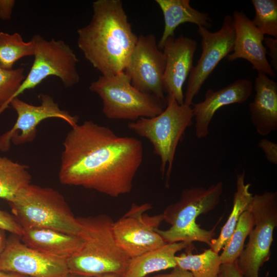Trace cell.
Masks as SVG:
<instances>
[{
  "label": "cell",
  "mask_w": 277,
  "mask_h": 277,
  "mask_svg": "<svg viewBox=\"0 0 277 277\" xmlns=\"http://www.w3.org/2000/svg\"><path fill=\"white\" fill-rule=\"evenodd\" d=\"M258 147L264 152L266 159L271 164H277V144L267 138L258 142Z\"/></svg>",
  "instance_id": "obj_30"
},
{
  "label": "cell",
  "mask_w": 277,
  "mask_h": 277,
  "mask_svg": "<svg viewBox=\"0 0 277 277\" xmlns=\"http://www.w3.org/2000/svg\"><path fill=\"white\" fill-rule=\"evenodd\" d=\"M82 244L67 260L68 272L80 275H124L130 258L117 245L112 230L113 221L106 214L77 217Z\"/></svg>",
  "instance_id": "obj_3"
},
{
  "label": "cell",
  "mask_w": 277,
  "mask_h": 277,
  "mask_svg": "<svg viewBox=\"0 0 277 277\" xmlns=\"http://www.w3.org/2000/svg\"><path fill=\"white\" fill-rule=\"evenodd\" d=\"M252 88L251 81L239 79L216 91L208 89L202 102L192 105L196 137L198 138L206 137L215 112L223 106L246 102L250 96Z\"/></svg>",
  "instance_id": "obj_17"
},
{
  "label": "cell",
  "mask_w": 277,
  "mask_h": 277,
  "mask_svg": "<svg viewBox=\"0 0 277 277\" xmlns=\"http://www.w3.org/2000/svg\"><path fill=\"white\" fill-rule=\"evenodd\" d=\"M166 107L161 113L131 122L127 127L151 143L154 154L161 159L163 176L166 172L168 187L176 148L186 129L191 125L193 114L191 106L179 104L173 97L166 96Z\"/></svg>",
  "instance_id": "obj_6"
},
{
  "label": "cell",
  "mask_w": 277,
  "mask_h": 277,
  "mask_svg": "<svg viewBox=\"0 0 277 277\" xmlns=\"http://www.w3.org/2000/svg\"><path fill=\"white\" fill-rule=\"evenodd\" d=\"M162 49L166 56L163 78L164 93L166 97H173L179 104L182 105L184 103L183 87L193 67L197 43L183 34L177 37L170 36Z\"/></svg>",
  "instance_id": "obj_15"
},
{
  "label": "cell",
  "mask_w": 277,
  "mask_h": 277,
  "mask_svg": "<svg viewBox=\"0 0 277 277\" xmlns=\"http://www.w3.org/2000/svg\"><path fill=\"white\" fill-rule=\"evenodd\" d=\"M155 2L161 9L164 20V31L157 44L160 49H163L168 37L174 36L175 30L182 24L189 23L207 29L211 26L208 13L192 7L190 0H155Z\"/></svg>",
  "instance_id": "obj_21"
},
{
  "label": "cell",
  "mask_w": 277,
  "mask_h": 277,
  "mask_svg": "<svg viewBox=\"0 0 277 277\" xmlns=\"http://www.w3.org/2000/svg\"><path fill=\"white\" fill-rule=\"evenodd\" d=\"M31 179L28 166L0 156V198L11 202Z\"/></svg>",
  "instance_id": "obj_23"
},
{
  "label": "cell",
  "mask_w": 277,
  "mask_h": 277,
  "mask_svg": "<svg viewBox=\"0 0 277 277\" xmlns=\"http://www.w3.org/2000/svg\"><path fill=\"white\" fill-rule=\"evenodd\" d=\"M34 47L32 41L25 42L18 33L9 34L0 32V67L13 69L14 64L21 58L33 56Z\"/></svg>",
  "instance_id": "obj_25"
},
{
  "label": "cell",
  "mask_w": 277,
  "mask_h": 277,
  "mask_svg": "<svg viewBox=\"0 0 277 277\" xmlns=\"http://www.w3.org/2000/svg\"><path fill=\"white\" fill-rule=\"evenodd\" d=\"M151 277H192V275L189 271L176 266L172 268L170 273L160 274Z\"/></svg>",
  "instance_id": "obj_34"
},
{
  "label": "cell",
  "mask_w": 277,
  "mask_h": 277,
  "mask_svg": "<svg viewBox=\"0 0 277 277\" xmlns=\"http://www.w3.org/2000/svg\"><path fill=\"white\" fill-rule=\"evenodd\" d=\"M165 64V55L158 47L155 35H140L124 71L138 90L166 102L163 88Z\"/></svg>",
  "instance_id": "obj_13"
},
{
  "label": "cell",
  "mask_w": 277,
  "mask_h": 277,
  "mask_svg": "<svg viewBox=\"0 0 277 277\" xmlns=\"http://www.w3.org/2000/svg\"><path fill=\"white\" fill-rule=\"evenodd\" d=\"M249 210L254 226L245 248L235 262L244 277H259L260 268L270 259L273 233L277 226V192L254 194Z\"/></svg>",
  "instance_id": "obj_8"
},
{
  "label": "cell",
  "mask_w": 277,
  "mask_h": 277,
  "mask_svg": "<svg viewBox=\"0 0 277 277\" xmlns=\"http://www.w3.org/2000/svg\"><path fill=\"white\" fill-rule=\"evenodd\" d=\"M223 183L219 181L207 188L195 187L184 189L180 200L168 205L162 213L164 221L171 226L157 232L166 243L200 242L209 246L215 235L214 229L202 228L196 223L201 214L213 210L219 204Z\"/></svg>",
  "instance_id": "obj_4"
},
{
  "label": "cell",
  "mask_w": 277,
  "mask_h": 277,
  "mask_svg": "<svg viewBox=\"0 0 277 277\" xmlns=\"http://www.w3.org/2000/svg\"><path fill=\"white\" fill-rule=\"evenodd\" d=\"M255 16L252 20L265 35L277 39V1L252 0Z\"/></svg>",
  "instance_id": "obj_27"
},
{
  "label": "cell",
  "mask_w": 277,
  "mask_h": 277,
  "mask_svg": "<svg viewBox=\"0 0 277 277\" xmlns=\"http://www.w3.org/2000/svg\"><path fill=\"white\" fill-rule=\"evenodd\" d=\"M193 248L192 243L180 242L166 243L156 249L130 259L124 276L145 277L150 273L176 266V253L184 249Z\"/></svg>",
  "instance_id": "obj_20"
},
{
  "label": "cell",
  "mask_w": 277,
  "mask_h": 277,
  "mask_svg": "<svg viewBox=\"0 0 277 277\" xmlns=\"http://www.w3.org/2000/svg\"><path fill=\"white\" fill-rule=\"evenodd\" d=\"M245 171L237 174L231 211L218 238L211 241L210 248L217 253L230 238L241 214L250 208L253 195L249 191L251 184L245 183Z\"/></svg>",
  "instance_id": "obj_22"
},
{
  "label": "cell",
  "mask_w": 277,
  "mask_h": 277,
  "mask_svg": "<svg viewBox=\"0 0 277 277\" xmlns=\"http://www.w3.org/2000/svg\"><path fill=\"white\" fill-rule=\"evenodd\" d=\"M16 1L14 0H0V18L3 21L11 19Z\"/></svg>",
  "instance_id": "obj_33"
},
{
  "label": "cell",
  "mask_w": 277,
  "mask_h": 277,
  "mask_svg": "<svg viewBox=\"0 0 277 277\" xmlns=\"http://www.w3.org/2000/svg\"><path fill=\"white\" fill-rule=\"evenodd\" d=\"M254 226L253 215L249 210L240 216L230 238L223 248L220 255L221 264L234 263L240 256L244 247L245 240Z\"/></svg>",
  "instance_id": "obj_26"
},
{
  "label": "cell",
  "mask_w": 277,
  "mask_h": 277,
  "mask_svg": "<svg viewBox=\"0 0 277 277\" xmlns=\"http://www.w3.org/2000/svg\"><path fill=\"white\" fill-rule=\"evenodd\" d=\"M90 23L77 31V44L85 58L109 76L124 71L137 43L120 0H97L92 3Z\"/></svg>",
  "instance_id": "obj_2"
},
{
  "label": "cell",
  "mask_w": 277,
  "mask_h": 277,
  "mask_svg": "<svg viewBox=\"0 0 277 277\" xmlns=\"http://www.w3.org/2000/svg\"><path fill=\"white\" fill-rule=\"evenodd\" d=\"M263 44L268 49V54L271 58V66L274 71L277 70V39L271 37H265Z\"/></svg>",
  "instance_id": "obj_31"
},
{
  "label": "cell",
  "mask_w": 277,
  "mask_h": 277,
  "mask_svg": "<svg viewBox=\"0 0 277 277\" xmlns=\"http://www.w3.org/2000/svg\"><path fill=\"white\" fill-rule=\"evenodd\" d=\"M20 238L23 243L37 251L66 261L82 244L78 235L48 228L23 229Z\"/></svg>",
  "instance_id": "obj_19"
},
{
  "label": "cell",
  "mask_w": 277,
  "mask_h": 277,
  "mask_svg": "<svg viewBox=\"0 0 277 277\" xmlns=\"http://www.w3.org/2000/svg\"><path fill=\"white\" fill-rule=\"evenodd\" d=\"M89 90L101 98L103 113L110 120L133 122L142 117H152L161 113L166 107V102L134 87L125 71L100 76L90 84Z\"/></svg>",
  "instance_id": "obj_7"
},
{
  "label": "cell",
  "mask_w": 277,
  "mask_h": 277,
  "mask_svg": "<svg viewBox=\"0 0 277 277\" xmlns=\"http://www.w3.org/2000/svg\"><path fill=\"white\" fill-rule=\"evenodd\" d=\"M0 271L31 277H64L69 273L66 260L42 253L12 233L0 255Z\"/></svg>",
  "instance_id": "obj_14"
},
{
  "label": "cell",
  "mask_w": 277,
  "mask_h": 277,
  "mask_svg": "<svg viewBox=\"0 0 277 277\" xmlns=\"http://www.w3.org/2000/svg\"><path fill=\"white\" fill-rule=\"evenodd\" d=\"M25 70L20 67L7 70L0 67V115L25 80Z\"/></svg>",
  "instance_id": "obj_28"
},
{
  "label": "cell",
  "mask_w": 277,
  "mask_h": 277,
  "mask_svg": "<svg viewBox=\"0 0 277 277\" xmlns=\"http://www.w3.org/2000/svg\"><path fill=\"white\" fill-rule=\"evenodd\" d=\"M23 229L48 228L78 235L81 226L58 191L30 184L9 203Z\"/></svg>",
  "instance_id": "obj_5"
},
{
  "label": "cell",
  "mask_w": 277,
  "mask_h": 277,
  "mask_svg": "<svg viewBox=\"0 0 277 277\" xmlns=\"http://www.w3.org/2000/svg\"><path fill=\"white\" fill-rule=\"evenodd\" d=\"M151 208L149 203H133L121 217L113 223L115 241L130 259L166 243L156 231L164 221L163 214L150 216L146 212Z\"/></svg>",
  "instance_id": "obj_10"
},
{
  "label": "cell",
  "mask_w": 277,
  "mask_h": 277,
  "mask_svg": "<svg viewBox=\"0 0 277 277\" xmlns=\"http://www.w3.org/2000/svg\"><path fill=\"white\" fill-rule=\"evenodd\" d=\"M176 266L189 271L192 277H218L221 264L220 255L211 249L193 254L189 250L175 256Z\"/></svg>",
  "instance_id": "obj_24"
},
{
  "label": "cell",
  "mask_w": 277,
  "mask_h": 277,
  "mask_svg": "<svg viewBox=\"0 0 277 277\" xmlns=\"http://www.w3.org/2000/svg\"><path fill=\"white\" fill-rule=\"evenodd\" d=\"M41 104L33 105L18 97L13 98L10 105L17 113L13 127L0 136V150L8 151L11 143L21 145L33 142L36 135L37 127L43 121L50 118L64 120L72 128L78 124V117L60 109L58 104L49 95L39 96Z\"/></svg>",
  "instance_id": "obj_12"
},
{
  "label": "cell",
  "mask_w": 277,
  "mask_h": 277,
  "mask_svg": "<svg viewBox=\"0 0 277 277\" xmlns=\"http://www.w3.org/2000/svg\"><path fill=\"white\" fill-rule=\"evenodd\" d=\"M64 277H125L123 275L118 274H105L95 276L80 275L70 273H67Z\"/></svg>",
  "instance_id": "obj_35"
},
{
  "label": "cell",
  "mask_w": 277,
  "mask_h": 277,
  "mask_svg": "<svg viewBox=\"0 0 277 277\" xmlns=\"http://www.w3.org/2000/svg\"><path fill=\"white\" fill-rule=\"evenodd\" d=\"M254 87L255 94L249 104L250 120L257 133L266 136L277 130V83L258 72Z\"/></svg>",
  "instance_id": "obj_18"
},
{
  "label": "cell",
  "mask_w": 277,
  "mask_h": 277,
  "mask_svg": "<svg viewBox=\"0 0 277 277\" xmlns=\"http://www.w3.org/2000/svg\"><path fill=\"white\" fill-rule=\"evenodd\" d=\"M145 277H151V276H149L147 275V276H145Z\"/></svg>",
  "instance_id": "obj_38"
},
{
  "label": "cell",
  "mask_w": 277,
  "mask_h": 277,
  "mask_svg": "<svg viewBox=\"0 0 277 277\" xmlns=\"http://www.w3.org/2000/svg\"><path fill=\"white\" fill-rule=\"evenodd\" d=\"M4 230L0 229V255L3 251L7 241V238Z\"/></svg>",
  "instance_id": "obj_36"
},
{
  "label": "cell",
  "mask_w": 277,
  "mask_h": 277,
  "mask_svg": "<svg viewBox=\"0 0 277 277\" xmlns=\"http://www.w3.org/2000/svg\"><path fill=\"white\" fill-rule=\"evenodd\" d=\"M218 277H244L237 267L235 261L231 264H222Z\"/></svg>",
  "instance_id": "obj_32"
},
{
  "label": "cell",
  "mask_w": 277,
  "mask_h": 277,
  "mask_svg": "<svg viewBox=\"0 0 277 277\" xmlns=\"http://www.w3.org/2000/svg\"><path fill=\"white\" fill-rule=\"evenodd\" d=\"M31 41L34 47L32 65L10 102L26 90L34 89L49 76L57 77L66 87L80 82L76 68L78 60L68 44L62 40H47L39 34L34 35Z\"/></svg>",
  "instance_id": "obj_9"
},
{
  "label": "cell",
  "mask_w": 277,
  "mask_h": 277,
  "mask_svg": "<svg viewBox=\"0 0 277 277\" xmlns=\"http://www.w3.org/2000/svg\"><path fill=\"white\" fill-rule=\"evenodd\" d=\"M0 229L19 236L22 235L23 231L22 227L13 215L1 209Z\"/></svg>",
  "instance_id": "obj_29"
},
{
  "label": "cell",
  "mask_w": 277,
  "mask_h": 277,
  "mask_svg": "<svg viewBox=\"0 0 277 277\" xmlns=\"http://www.w3.org/2000/svg\"><path fill=\"white\" fill-rule=\"evenodd\" d=\"M58 179L117 197L130 193L143 160V145L133 137L119 136L92 121L77 124L63 143Z\"/></svg>",
  "instance_id": "obj_1"
},
{
  "label": "cell",
  "mask_w": 277,
  "mask_h": 277,
  "mask_svg": "<svg viewBox=\"0 0 277 277\" xmlns=\"http://www.w3.org/2000/svg\"><path fill=\"white\" fill-rule=\"evenodd\" d=\"M235 32L233 49L226 58L230 62L242 58L248 61L252 69L269 76L275 77L274 71L267 58L263 41L265 35L242 11L232 14Z\"/></svg>",
  "instance_id": "obj_16"
},
{
  "label": "cell",
  "mask_w": 277,
  "mask_h": 277,
  "mask_svg": "<svg viewBox=\"0 0 277 277\" xmlns=\"http://www.w3.org/2000/svg\"><path fill=\"white\" fill-rule=\"evenodd\" d=\"M0 277H31V276L17 273H15V272H5V271H0Z\"/></svg>",
  "instance_id": "obj_37"
},
{
  "label": "cell",
  "mask_w": 277,
  "mask_h": 277,
  "mask_svg": "<svg viewBox=\"0 0 277 277\" xmlns=\"http://www.w3.org/2000/svg\"><path fill=\"white\" fill-rule=\"evenodd\" d=\"M197 32L201 38L202 51L188 77L184 104L189 106L215 68L233 50L235 32L232 16L226 15L221 27L216 31L198 27Z\"/></svg>",
  "instance_id": "obj_11"
}]
</instances>
